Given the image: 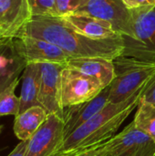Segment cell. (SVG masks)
I'll return each mask as SVG.
<instances>
[{
  "mask_svg": "<svg viewBox=\"0 0 155 156\" xmlns=\"http://www.w3.org/2000/svg\"><path fill=\"white\" fill-rule=\"evenodd\" d=\"M11 51L27 63H58L67 65L71 58L58 46L33 37L21 36L9 41Z\"/></svg>",
  "mask_w": 155,
  "mask_h": 156,
  "instance_id": "cell-5",
  "label": "cell"
},
{
  "mask_svg": "<svg viewBox=\"0 0 155 156\" xmlns=\"http://www.w3.org/2000/svg\"><path fill=\"white\" fill-rule=\"evenodd\" d=\"M4 40H5V38H3V39H0V47H1V45L4 43Z\"/></svg>",
  "mask_w": 155,
  "mask_h": 156,
  "instance_id": "cell-27",
  "label": "cell"
},
{
  "mask_svg": "<svg viewBox=\"0 0 155 156\" xmlns=\"http://www.w3.org/2000/svg\"><path fill=\"white\" fill-rule=\"evenodd\" d=\"M31 18L28 0H0V33L3 38H14Z\"/></svg>",
  "mask_w": 155,
  "mask_h": 156,
  "instance_id": "cell-11",
  "label": "cell"
},
{
  "mask_svg": "<svg viewBox=\"0 0 155 156\" xmlns=\"http://www.w3.org/2000/svg\"><path fill=\"white\" fill-rule=\"evenodd\" d=\"M131 11L132 36L122 35V56L146 62H155V5Z\"/></svg>",
  "mask_w": 155,
  "mask_h": 156,
  "instance_id": "cell-4",
  "label": "cell"
},
{
  "mask_svg": "<svg viewBox=\"0 0 155 156\" xmlns=\"http://www.w3.org/2000/svg\"><path fill=\"white\" fill-rule=\"evenodd\" d=\"M65 140L64 121L51 113L28 141L26 156H50L61 151Z\"/></svg>",
  "mask_w": 155,
  "mask_h": 156,
  "instance_id": "cell-9",
  "label": "cell"
},
{
  "mask_svg": "<svg viewBox=\"0 0 155 156\" xmlns=\"http://www.w3.org/2000/svg\"><path fill=\"white\" fill-rule=\"evenodd\" d=\"M122 1L129 10L155 5V0H122Z\"/></svg>",
  "mask_w": 155,
  "mask_h": 156,
  "instance_id": "cell-23",
  "label": "cell"
},
{
  "mask_svg": "<svg viewBox=\"0 0 155 156\" xmlns=\"http://www.w3.org/2000/svg\"><path fill=\"white\" fill-rule=\"evenodd\" d=\"M104 90L95 79L66 66L61 72L60 96L63 108L91 101Z\"/></svg>",
  "mask_w": 155,
  "mask_h": 156,
  "instance_id": "cell-6",
  "label": "cell"
},
{
  "mask_svg": "<svg viewBox=\"0 0 155 156\" xmlns=\"http://www.w3.org/2000/svg\"><path fill=\"white\" fill-rule=\"evenodd\" d=\"M41 66L40 63H27L22 73V87L20 92L19 113L26 110L40 106L38 101V93L40 87Z\"/></svg>",
  "mask_w": 155,
  "mask_h": 156,
  "instance_id": "cell-15",
  "label": "cell"
},
{
  "mask_svg": "<svg viewBox=\"0 0 155 156\" xmlns=\"http://www.w3.org/2000/svg\"><path fill=\"white\" fill-rule=\"evenodd\" d=\"M91 147H85V148H77L74 150H69V151H59L54 154L50 156H79L85 153L87 150H89Z\"/></svg>",
  "mask_w": 155,
  "mask_h": 156,
  "instance_id": "cell-26",
  "label": "cell"
},
{
  "mask_svg": "<svg viewBox=\"0 0 155 156\" xmlns=\"http://www.w3.org/2000/svg\"><path fill=\"white\" fill-rule=\"evenodd\" d=\"M27 36L50 42L71 58H104L114 59L123 51L122 37L91 39L77 33L62 18L54 16H33L16 37Z\"/></svg>",
  "mask_w": 155,
  "mask_h": 156,
  "instance_id": "cell-1",
  "label": "cell"
},
{
  "mask_svg": "<svg viewBox=\"0 0 155 156\" xmlns=\"http://www.w3.org/2000/svg\"><path fill=\"white\" fill-rule=\"evenodd\" d=\"M109 87H107L90 101L64 108L65 139L101 111L109 103Z\"/></svg>",
  "mask_w": 155,
  "mask_h": 156,
  "instance_id": "cell-12",
  "label": "cell"
},
{
  "mask_svg": "<svg viewBox=\"0 0 155 156\" xmlns=\"http://www.w3.org/2000/svg\"><path fill=\"white\" fill-rule=\"evenodd\" d=\"M19 83L16 81L0 95V116L19 114L20 99L15 94V90Z\"/></svg>",
  "mask_w": 155,
  "mask_h": 156,
  "instance_id": "cell-19",
  "label": "cell"
},
{
  "mask_svg": "<svg viewBox=\"0 0 155 156\" xmlns=\"http://www.w3.org/2000/svg\"><path fill=\"white\" fill-rule=\"evenodd\" d=\"M60 18L77 33L91 39H109L122 37L109 22L86 14L75 12Z\"/></svg>",
  "mask_w": 155,
  "mask_h": 156,
  "instance_id": "cell-13",
  "label": "cell"
},
{
  "mask_svg": "<svg viewBox=\"0 0 155 156\" xmlns=\"http://www.w3.org/2000/svg\"><path fill=\"white\" fill-rule=\"evenodd\" d=\"M132 122L138 130L155 143V103L141 100Z\"/></svg>",
  "mask_w": 155,
  "mask_h": 156,
  "instance_id": "cell-18",
  "label": "cell"
},
{
  "mask_svg": "<svg viewBox=\"0 0 155 156\" xmlns=\"http://www.w3.org/2000/svg\"><path fill=\"white\" fill-rule=\"evenodd\" d=\"M28 141H22L7 156H26Z\"/></svg>",
  "mask_w": 155,
  "mask_h": 156,
  "instance_id": "cell-25",
  "label": "cell"
},
{
  "mask_svg": "<svg viewBox=\"0 0 155 156\" xmlns=\"http://www.w3.org/2000/svg\"><path fill=\"white\" fill-rule=\"evenodd\" d=\"M2 131H3V125H0V133H2Z\"/></svg>",
  "mask_w": 155,
  "mask_h": 156,
  "instance_id": "cell-28",
  "label": "cell"
},
{
  "mask_svg": "<svg viewBox=\"0 0 155 156\" xmlns=\"http://www.w3.org/2000/svg\"><path fill=\"white\" fill-rule=\"evenodd\" d=\"M0 39H3V37H2V35H1V33H0Z\"/></svg>",
  "mask_w": 155,
  "mask_h": 156,
  "instance_id": "cell-29",
  "label": "cell"
},
{
  "mask_svg": "<svg viewBox=\"0 0 155 156\" xmlns=\"http://www.w3.org/2000/svg\"><path fill=\"white\" fill-rule=\"evenodd\" d=\"M67 66L95 79L103 89L110 86L115 77L113 59L104 58H70Z\"/></svg>",
  "mask_w": 155,
  "mask_h": 156,
  "instance_id": "cell-14",
  "label": "cell"
},
{
  "mask_svg": "<svg viewBox=\"0 0 155 156\" xmlns=\"http://www.w3.org/2000/svg\"><path fill=\"white\" fill-rule=\"evenodd\" d=\"M26 65V63L13 52L11 58L0 55V95L13 83L19 80V75L23 73Z\"/></svg>",
  "mask_w": 155,
  "mask_h": 156,
  "instance_id": "cell-17",
  "label": "cell"
},
{
  "mask_svg": "<svg viewBox=\"0 0 155 156\" xmlns=\"http://www.w3.org/2000/svg\"><path fill=\"white\" fill-rule=\"evenodd\" d=\"M143 89L120 103H108L89 122L64 140L61 151L92 147L112 138L126 119L138 107Z\"/></svg>",
  "mask_w": 155,
  "mask_h": 156,
  "instance_id": "cell-2",
  "label": "cell"
},
{
  "mask_svg": "<svg viewBox=\"0 0 155 156\" xmlns=\"http://www.w3.org/2000/svg\"><path fill=\"white\" fill-rule=\"evenodd\" d=\"M142 101L155 103V73L145 85L141 97Z\"/></svg>",
  "mask_w": 155,
  "mask_h": 156,
  "instance_id": "cell-22",
  "label": "cell"
},
{
  "mask_svg": "<svg viewBox=\"0 0 155 156\" xmlns=\"http://www.w3.org/2000/svg\"><path fill=\"white\" fill-rule=\"evenodd\" d=\"M81 0H56L53 16L63 17L78 11Z\"/></svg>",
  "mask_w": 155,
  "mask_h": 156,
  "instance_id": "cell-21",
  "label": "cell"
},
{
  "mask_svg": "<svg viewBox=\"0 0 155 156\" xmlns=\"http://www.w3.org/2000/svg\"><path fill=\"white\" fill-rule=\"evenodd\" d=\"M41 77L38 101L48 114L55 113L63 119L64 108L61 104V72L67 66L58 63H40Z\"/></svg>",
  "mask_w": 155,
  "mask_h": 156,
  "instance_id": "cell-10",
  "label": "cell"
},
{
  "mask_svg": "<svg viewBox=\"0 0 155 156\" xmlns=\"http://www.w3.org/2000/svg\"><path fill=\"white\" fill-rule=\"evenodd\" d=\"M115 77L109 87V103L127 101L144 89L155 73V62L119 56L113 59Z\"/></svg>",
  "mask_w": 155,
  "mask_h": 156,
  "instance_id": "cell-3",
  "label": "cell"
},
{
  "mask_svg": "<svg viewBox=\"0 0 155 156\" xmlns=\"http://www.w3.org/2000/svg\"><path fill=\"white\" fill-rule=\"evenodd\" d=\"M56 0H28L33 16H53Z\"/></svg>",
  "mask_w": 155,
  "mask_h": 156,
  "instance_id": "cell-20",
  "label": "cell"
},
{
  "mask_svg": "<svg viewBox=\"0 0 155 156\" xmlns=\"http://www.w3.org/2000/svg\"><path fill=\"white\" fill-rule=\"evenodd\" d=\"M105 144L106 142L97 144L95 146H92L91 148H90L89 150H87L85 153H83L79 156H103V150H104Z\"/></svg>",
  "mask_w": 155,
  "mask_h": 156,
  "instance_id": "cell-24",
  "label": "cell"
},
{
  "mask_svg": "<svg viewBox=\"0 0 155 156\" xmlns=\"http://www.w3.org/2000/svg\"><path fill=\"white\" fill-rule=\"evenodd\" d=\"M77 12L109 22L121 35L132 36L131 11L122 0H81Z\"/></svg>",
  "mask_w": 155,
  "mask_h": 156,
  "instance_id": "cell-8",
  "label": "cell"
},
{
  "mask_svg": "<svg viewBox=\"0 0 155 156\" xmlns=\"http://www.w3.org/2000/svg\"><path fill=\"white\" fill-rule=\"evenodd\" d=\"M103 156H155V143L132 122L106 142Z\"/></svg>",
  "mask_w": 155,
  "mask_h": 156,
  "instance_id": "cell-7",
  "label": "cell"
},
{
  "mask_svg": "<svg viewBox=\"0 0 155 156\" xmlns=\"http://www.w3.org/2000/svg\"><path fill=\"white\" fill-rule=\"evenodd\" d=\"M48 112L41 106L31 107L16 116L14 133L17 139L29 141L48 118Z\"/></svg>",
  "mask_w": 155,
  "mask_h": 156,
  "instance_id": "cell-16",
  "label": "cell"
}]
</instances>
